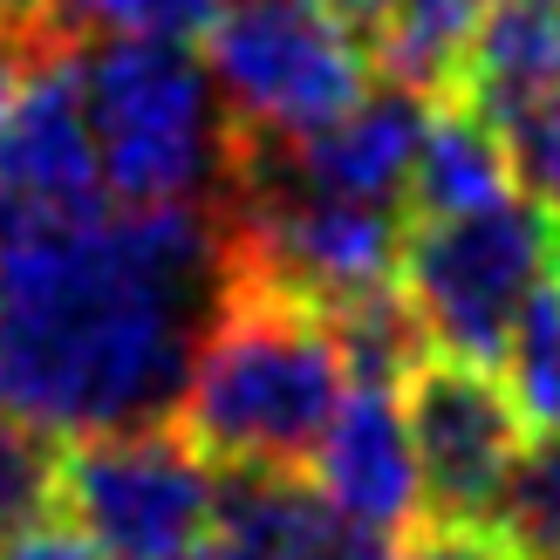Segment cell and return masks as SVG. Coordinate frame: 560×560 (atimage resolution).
I'll return each instance as SVG.
<instances>
[{"instance_id": "44dd1931", "label": "cell", "mask_w": 560, "mask_h": 560, "mask_svg": "<svg viewBox=\"0 0 560 560\" xmlns=\"http://www.w3.org/2000/svg\"><path fill=\"white\" fill-rule=\"evenodd\" d=\"M0 560H103V553L82 540L62 513H55V520H42V526H27V534L0 540Z\"/></svg>"}, {"instance_id": "d4e9b609", "label": "cell", "mask_w": 560, "mask_h": 560, "mask_svg": "<svg viewBox=\"0 0 560 560\" xmlns=\"http://www.w3.org/2000/svg\"><path fill=\"white\" fill-rule=\"evenodd\" d=\"M27 8H35V0H0V21H14V27H21V21H27Z\"/></svg>"}, {"instance_id": "8fae6325", "label": "cell", "mask_w": 560, "mask_h": 560, "mask_svg": "<svg viewBox=\"0 0 560 560\" xmlns=\"http://www.w3.org/2000/svg\"><path fill=\"white\" fill-rule=\"evenodd\" d=\"M458 109L513 144L560 109V0H499L458 69Z\"/></svg>"}, {"instance_id": "6da1fadb", "label": "cell", "mask_w": 560, "mask_h": 560, "mask_svg": "<svg viewBox=\"0 0 560 560\" xmlns=\"http://www.w3.org/2000/svg\"><path fill=\"white\" fill-rule=\"evenodd\" d=\"M219 288V212L103 206L0 226V417L48 444L172 424Z\"/></svg>"}, {"instance_id": "7402d4cb", "label": "cell", "mask_w": 560, "mask_h": 560, "mask_svg": "<svg viewBox=\"0 0 560 560\" xmlns=\"http://www.w3.org/2000/svg\"><path fill=\"white\" fill-rule=\"evenodd\" d=\"M21 69H27V35H21L14 21H0V117H8V109H14Z\"/></svg>"}, {"instance_id": "9c48e42d", "label": "cell", "mask_w": 560, "mask_h": 560, "mask_svg": "<svg viewBox=\"0 0 560 560\" xmlns=\"http://www.w3.org/2000/svg\"><path fill=\"white\" fill-rule=\"evenodd\" d=\"M424 124H431V96L376 75L370 96L307 137H240V185L280 178V185L328 191V199L397 212L410 199V164H417V144H424Z\"/></svg>"}, {"instance_id": "5bb4252c", "label": "cell", "mask_w": 560, "mask_h": 560, "mask_svg": "<svg viewBox=\"0 0 560 560\" xmlns=\"http://www.w3.org/2000/svg\"><path fill=\"white\" fill-rule=\"evenodd\" d=\"M492 8L499 0H389L383 14H370L362 42H370V62L383 82L417 96H452Z\"/></svg>"}, {"instance_id": "603a6c76", "label": "cell", "mask_w": 560, "mask_h": 560, "mask_svg": "<svg viewBox=\"0 0 560 560\" xmlns=\"http://www.w3.org/2000/svg\"><path fill=\"white\" fill-rule=\"evenodd\" d=\"M322 8L349 14V21H370V14H383V8H389V0H322Z\"/></svg>"}, {"instance_id": "7c38bea8", "label": "cell", "mask_w": 560, "mask_h": 560, "mask_svg": "<svg viewBox=\"0 0 560 560\" xmlns=\"http://www.w3.org/2000/svg\"><path fill=\"white\" fill-rule=\"evenodd\" d=\"M212 526L240 560H389L383 540L349 526L294 471H226Z\"/></svg>"}, {"instance_id": "ffe728a7", "label": "cell", "mask_w": 560, "mask_h": 560, "mask_svg": "<svg viewBox=\"0 0 560 560\" xmlns=\"http://www.w3.org/2000/svg\"><path fill=\"white\" fill-rule=\"evenodd\" d=\"M513 172H520L526 199L560 219V109H553L547 124H534L526 137H513Z\"/></svg>"}, {"instance_id": "484cf974", "label": "cell", "mask_w": 560, "mask_h": 560, "mask_svg": "<svg viewBox=\"0 0 560 560\" xmlns=\"http://www.w3.org/2000/svg\"><path fill=\"white\" fill-rule=\"evenodd\" d=\"M553 288H560V254H553Z\"/></svg>"}, {"instance_id": "30bf717a", "label": "cell", "mask_w": 560, "mask_h": 560, "mask_svg": "<svg viewBox=\"0 0 560 560\" xmlns=\"http://www.w3.org/2000/svg\"><path fill=\"white\" fill-rule=\"evenodd\" d=\"M307 465H315V492L370 540L397 547L424 526V479H417L397 383H349Z\"/></svg>"}, {"instance_id": "cb8c5ba5", "label": "cell", "mask_w": 560, "mask_h": 560, "mask_svg": "<svg viewBox=\"0 0 560 560\" xmlns=\"http://www.w3.org/2000/svg\"><path fill=\"white\" fill-rule=\"evenodd\" d=\"M185 560H240V553H233V547H226V540H206V547H199V553H185Z\"/></svg>"}, {"instance_id": "3957f363", "label": "cell", "mask_w": 560, "mask_h": 560, "mask_svg": "<svg viewBox=\"0 0 560 560\" xmlns=\"http://www.w3.org/2000/svg\"><path fill=\"white\" fill-rule=\"evenodd\" d=\"M82 117L96 137L103 199L124 212H233L240 130L191 42H90Z\"/></svg>"}, {"instance_id": "7a4b0ae2", "label": "cell", "mask_w": 560, "mask_h": 560, "mask_svg": "<svg viewBox=\"0 0 560 560\" xmlns=\"http://www.w3.org/2000/svg\"><path fill=\"white\" fill-rule=\"evenodd\" d=\"M342 397L349 362L328 322L307 301L226 267L172 424L226 471H294L315 458Z\"/></svg>"}, {"instance_id": "ac0fdd59", "label": "cell", "mask_w": 560, "mask_h": 560, "mask_svg": "<svg viewBox=\"0 0 560 560\" xmlns=\"http://www.w3.org/2000/svg\"><path fill=\"white\" fill-rule=\"evenodd\" d=\"M55 499H62V444L0 417V540L55 520Z\"/></svg>"}, {"instance_id": "ba28073f", "label": "cell", "mask_w": 560, "mask_h": 560, "mask_svg": "<svg viewBox=\"0 0 560 560\" xmlns=\"http://www.w3.org/2000/svg\"><path fill=\"white\" fill-rule=\"evenodd\" d=\"M103 164L82 117V48H35L0 117V226H55L103 212Z\"/></svg>"}, {"instance_id": "52a82bcc", "label": "cell", "mask_w": 560, "mask_h": 560, "mask_svg": "<svg viewBox=\"0 0 560 560\" xmlns=\"http://www.w3.org/2000/svg\"><path fill=\"white\" fill-rule=\"evenodd\" d=\"M404 424L424 479V520L438 526H486L499 520V499L513 486V465L526 452V417L499 370L452 355H424L397 383Z\"/></svg>"}, {"instance_id": "5b68a950", "label": "cell", "mask_w": 560, "mask_h": 560, "mask_svg": "<svg viewBox=\"0 0 560 560\" xmlns=\"http://www.w3.org/2000/svg\"><path fill=\"white\" fill-rule=\"evenodd\" d=\"M199 42L240 137H307L376 82L362 27L322 0H226Z\"/></svg>"}, {"instance_id": "8992f818", "label": "cell", "mask_w": 560, "mask_h": 560, "mask_svg": "<svg viewBox=\"0 0 560 560\" xmlns=\"http://www.w3.org/2000/svg\"><path fill=\"white\" fill-rule=\"evenodd\" d=\"M55 513L103 560H185L219 520V465L178 424L82 438L62 444Z\"/></svg>"}, {"instance_id": "d6986e66", "label": "cell", "mask_w": 560, "mask_h": 560, "mask_svg": "<svg viewBox=\"0 0 560 560\" xmlns=\"http://www.w3.org/2000/svg\"><path fill=\"white\" fill-rule=\"evenodd\" d=\"M389 560H513V547L486 534V526H438L424 520L417 534H404L397 547H389Z\"/></svg>"}, {"instance_id": "9a60e30c", "label": "cell", "mask_w": 560, "mask_h": 560, "mask_svg": "<svg viewBox=\"0 0 560 560\" xmlns=\"http://www.w3.org/2000/svg\"><path fill=\"white\" fill-rule=\"evenodd\" d=\"M226 14V0H35L21 35L35 48L90 42H199Z\"/></svg>"}, {"instance_id": "4fadbf2b", "label": "cell", "mask_w": 560, "mask_h": 560, "mask_svg": "<svg viewBox=\"0 0 560 560\" xmlns=\"http://www.w3.org/2000/svg\"><path fill=\"white\" fill-rule=\"evenodd\" d=\"M513 191H520V172H513L506 137L486 130L458 103L431 109L424 144H417V164H410V212L417 219H465V212L506 206Z\"/></svg>"}, {"instance_id": "277c9868", "label": "cell", "mask_w": 560, "mask_h": 560, "mask_svg": "<svg viewBox=\"0 0 560 560\" xmlns=\"http://www.w3.org/2000/svg\"><path fill=\"white\" fill-rule=\"evenodd\" d=\"M553 254H560V219L526 191L465 219H417L397 280L424 322L431 355L499 370L526 301L553 280Z\"/></svg>"}, {"instance_id": "2e32d148", "label": "cell", "mask_w": 560, "mask_h": 560, "mask_svg": "<svg viewBox=\"0 0 560 560\" xmlns=\"http://www.w3.org/2000/svg\"><path fill=\"white\" fill-rule=\"evenodd\" d=\"M499 383L513 389L526 431H560V288L553 280L526 301L513 342L499 355Z\"/></svg>"}, {"instance_id": "e0dca14e", "label": "cell", "mask_w": 560, "mask_h": 560, "mask_svg": "<svg viewBox=\"0 0 560 560\" xmlns=\"http://www.w3.org/2000/svg\"><path fill=\"white\" fill-rule=\"evenodd\" d=\"M492 534L526 560H560V431H540V444L520 452Z\"/></svg>"}]
</instances>
